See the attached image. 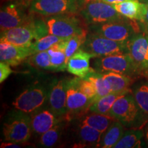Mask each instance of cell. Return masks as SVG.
<instances>
[{
  "label": "cell",
  "mask_w": 148,
  "mask_h": 148,
  "mask_svg": "<svg viewBox=\"0 0 148 148\" xmlns=\"http://www.w3.org/2000/svg\"><path fill=\"white\" fill-rule=\"evenodd\" d=\"M121 122L117 120L111 123L108 128L101 134L99 147L102 148L114 147L124 134V128Z\"/></svg>",
  "instance_id": "obj_20"
},
{
  "label": "cell",
  "mask_w": 148,
  "mask_h": 148,
  "mask_svg": "<svg viewBox=\"0 0 148 148\" xmlns=\"http://www.w3.org/2000/svg\"><path fill=\"white\" fill-rule=\"evenodd\" d=\"M79 89L88 99H92L93 102L95 100L96 90L92 82L85 77H79L78 79Z\"/></svg>",
  "instance_id": "obj_32"
},
{
  "label": "cell",
  "mask_w": 148,
  "mask_h": 148,
  "mask_svg": "<svg viewBox=\"0 0 148 148\" xmlns=\"http://www.w3.org/2000/svg\"><path fill=\"white\" fill-rule=\"evenodd\" d=\"M28 61L29 64L35 67L51 71L50 56L47 51H39L34 53L29 56Z\"/></svg>",
  "instance_id": "obj_30"
},
{
  "label": "cell",
  "mask_w": 148,
  "mask_h": 148,
  "mask_svg": "<svg viewBox=\"0 0 148 148\" xmlns=\"http://www.w3.org/2000/svg\"><path fill=\"white\" fill-rule=\"evenodd\" d=\"M146 12L145 14V17H144V20L143 21V23L144 25V27H145V29L146 31L148 32V2L146 3Z\"/></svg>",
  "instance_id": "obj_36"
},
{
  "label": "cell",
  "mask_w": 148,
  "mask_h": 148,
  "mask_svg": "<svg viewBox=\"0 0 148 148\" xmlns=\"http://www.w3.org/2000/svg\"><path fill=\"white\" fill-rule=\"evenodd\" d=\"M100 73L102 74L103 78L108 82L111 92L119 93H127L130 92V86L132 84L135 79L127 75L112 71H105Z\"/></svg>",
  "instance_id": "obj_19"
},
{
  "label": "cell",
  "mask_w": 148,
  "mask_h": 148,
  "mask_svg": "<svg viewBox=\"0 0 148 148\" xmlns=\"http://www.w3.org/2000/svg\"><path fill=\"white\" fill-rule=\"evenodd\" d=\"M109 115L131 129H141L147 121V114L140 109L134 97L130 92L116 99Z\"/></svg>",
  "instance_id": "obj_1"
},
{
  "label": "cell",
  "mask_w": 148,
  "mask_h": 148,
  "mask_svg": "<svg viewBox=\"0 0 148 148\" xmlns=\"http://www.w3.org/2000/svg\"><path fill=\"white\" fill-rule=\"evenodd\" d=\"M81 48L96 57L106 56L116 53H128L127 42H119L108 39L90 32Z\"/></svg>",
  "instance_id": "obj_8"
},
{
  "label": "cell",
  "mask_w": 148,
  "mask_h": 148,
  "mask_svg": "<svg viewBox=\"0 0 148 148\" xmlns=\"http://www.w3.org/2000/svg\"><path fill=\"white\" fill-rule=\"evenodd\" d=\"M146 3L138 0H128L113 4L115 10L123 16L131 20H136L143 23L146 12Z\"/></svg>",
  "instance_id": "obj_18"
},
{
  "label": "cell",
  "mask_w": 148,
  "mask_h": 148,
  "mask_svg": "<svg viewBox=\"0 0 148 148\" xmlns=\"http://www.w3.org/2000/svg\"><path fill=\"white\" fill-rule=\"evenodd\" d=\"M78 12L89 25L127 19L115 10L113 5L103 0H80Z\"/></svg>",
  "instance_id": "obj_3"
},
{
  "label": "cell",
  "mask_w": 148,
  "mask_h": 148,
  "mask_svg": "<svg viewBox=\"0 0 148 148\" xmlns=\"http://www.w3.org/2000/svg\"><path fill=\"white\" fill-rule=\"evenodd\" d=\"M114 120L115 119L110 115L93 112L84 116V119L82 120V123L88 125V126L103 133L108 128Z\"/></svg>",
  "instance_id": "obj_23"
},
{
  "label": "cell",
  "mask_w": 148,
  "mask_h": 148,
  "mask_svg": "<svg viewBox=\"0 0 148 148\" xmlns=\"http://www.w3.org/2000/svg\"><path fill=\"white\" fill-rule=\"evenodd\" d=\"M34 53L30 47H21L5 42L0 43V61L10 66L18 65Z\"/></svg>",
  "instance_id": "obj_15"
},
{
  "label": "cell",
  "mask_w": 148,
  "mask_h": 148,
  "mask_svg": "<svg viewBox=\"0 0 148 148\" xmlns=\"http://www.w3.org/2000/svg\"><path fill=\"white\" fill-rule=\"evenodd\" d=\"M126 93L110 92V93L103 96L94 101L90 106L89 110L95 113L109 115V112L114 103L117 99Z\"/></svg>",
  "instance_id": "obj_21"
},
{
  "label": "cell",
  "mask_w": 148,
  "mask_h": 148,
  "mask_svg": "<svg viewBox=\"0 0 148 148\" xmlns=\"http://www.w3.org/2000/svg\"><path fill=\"white\" fill-rule=\"evenodd\" d=\"M80 0H32L29 6L31 12L43 16L76 13Z\"/></svg>",
  "instance_id": "obj_10"
},
{
  "label": "cell",
  "mask_w": 148,
  "mask_h": 148,
  "mask_svg": "<svg viewBox=\"0 0 148 148\" xmlns=\"http://www.w3.org/2000/svg\"><path fill=\"white\" fill-rule=\"evenodd\" d=\"M79 77L67 79L66 82V117L69 118L77 114L84 113L89 110L93 103L92 99H88L80 91L78 87Z\"/></svg>",
  "instance_id": "obj_12"
},
{
  "label": "cell",
  "mask_w": 148,
  "mask_h": 148,
  "mask_svg": "<svg viewBox=\"0 0 148 148\" xmlns=\"http://www.w3.org/2000/svg\"><path fill=\"white\" fill-rule=\"evenodd\" d=\"M32 133L30 115L16 108L8 112L3 125L5 140L24 143L29 140Z\"/></svg>",
  "instance_id": "obj_4"
},
{
  "label": "cell",
  "mask_w": 148,
  "mask_h": 148,
  "mask_svg": "<svg viewBox=\"0 0 148 148\" xmlns=\"http://www.w3.org/2000/svg\"><path fill=\"white\" fill-rule=\"evenodd\" d=\"M66 82L67 79H55L49 88V108L57 117L66 116Z\"/></svg>",
  "instance_id": "obj_14"
},
{
  "label": "cell",
  "mask_w": 148,
  "mask_h": 148,
  "mask_svg": "<svg viewBox=\"0 0 148 148\" xmlns=\"http://www.w3.org/2000/svg\"><path fill=\"white\" fill-rule=\"evenodd\" d=\"M103 1L108 3H110V4L113 5V4H116V3L123 2V1H128V0H103Z\"/></svg>",
  "instance_id": "obj_37"
},
{
  "label": "cell",
  "mask_w": 148,
  "mask_h": 148,
  "mask_svg": "<svg viewBox=\"0 0 148 148\" xmlns=\"http://www.w3.org/2000/svg\"><path fill=\"white\" fill-rule=\"evenodd\" d=\"M23 8L17 3H9L1 8L0 11V29L1 32L24 25L31 19Z\"/></svg>",
  "instance_id": "obj_13"
},
{
  "label": "cell",
  "mask_w": 148,
  "mask_h": 148,
  "mask_svg": "<svg viewBox=\"0 0 148 148\" xmlns=\"http://www.w3.org/2000/svg\"><path fill=\"white\" fill-rule=\"evenodd\" d=\"M12 72L13 71L10 69V65L4 62H0V82H4Z\"/></svg>",
  "instance_id": "obj_33"
},
{
  "label": "cell",
  "mask_w": 148,
  "mask_h": 148,
  "mask_svg": "<svg viewBox=\"0 0 148 148\" xmlns=\"http://www.w3.org/2000/svg\"><path fill=\"white\" fill-rule=\"evenodd\" d=\"M91 58H94L93 55L80 48L69 59L66 71L75 76L85 77L92 70L89 62Z\"/></svg>",
  "instance_id": "obj_17"
},
{
  "label": "cell",
  "mask_w": 148,
  "mask_h": 148,
  "mask_svg": "<svg viewBox=\"0 0 148 148\" xmlns=\"http://www.w3.org/2000/svg\"><path fill=\"white\" fill-rule=\"evenodd\" d=\"M128 18L122 21L90 25V32L108 39L119 42H128L138 32V25Z\"/></svg>",
  "instance_id": "obj_7"
},
{
  "label": "cell",
  "mask_w": 148,
  "mask_h": 148,
  "mask_svg": "<svg viewBox=\"0 0 148 148\" xmlns=\"http://www.w3.org/2000/svg\"><path fill=\"white\" fill-rule=\"evenodd\" d=\"M144 132L142 129H131L124 132L123 136L114 145L116 148L140 147Z\"/></svg>",
  "instance_id": "obj_22"
},
{
  "label": "cell",
  "mask_w": 148,
  "mask_h": 148,
  "mask_svg": "<svg viewBox=\"0 0 148 148\" xmlns=\"http://www.w3.org/2000/svg\"><path fill=\"white\" fill-rule=\"evenodd\" d=\"M49 34L44 19H31L24 25L1 32V42L21 47H29L34 40H37Z\"/></svg>",
  "instance_id": "obj_2"
},
{
  "label": "cell",
  "mask_w": 148,
  "mask_h": 148,
  "mask_svg": "<svg viewBox=\"0 0 148 148\" xmlns=\"http://www.w3.org/2000/svg\"><path fill=\"white\" fill-rule=\"evenodd\" d=\"M1 148H18L21 147L19 144L16 142L8 141L6 143H2L1 144Z\"/></svg>",
  "instance_id": "obj_34"
},
{
  "label": "cell",
  "mask_w": 148,
  "mask_h": 148,
  "mask_svg": "<svg viewBox=\"0 0 148 148\" xmlns=\"http://www.w3.org/2000/svg\"><path fill=\"white\" fill-rule=\"evenodd\" d=\"M127 47L139 77L148 79V35L136 33L127 42Z\"/></svg>",
  "instance_id": "obj_11"
},
{
  "label": "cell",
  "mask_w": 148,
  "mask_h": 148,
  "mask_svg": "<svg viewBox=\"0 0 148 148\" xmlns=\"http://www.w3.org/2000/svg\"><path fill=\"white\" fill-rule=\"evenodd\" d=\"M142 130H143L144 132V138H145V141L148 145V120L145 121V124L142 127Z\"/></svg>",
  "instance_id": "obj_35"
},
{
  "label": "cell",
  "mask_w": 148,
  "mask_h": 148,
  "mask_svg": "<svg viewBox=\"0 0 148 148\" xmlns=\"http://www.w3.org/2000/svg\"><path fill=\"white\" fill-rule=\"evenodd\" d=\"M66 38H67L57 36L55 35L49 34L47 36L42 37L40 39L35 40V42H32V44L29 47L32 49L34 53L39 52V51H47L53 45H54L56 43L66 39Z\"/></svg>",
  "instance_id": "obj_28"
},
{
  "label": "cell",
  "mask_w": 148,
  "mask_h": 148,
  "mask_svg": "<svg viewBox=\"0 0 148 148\" xmlns=\"http://www.w3.org/2000/svg\"><path fill=\"white\" fill-rule=\"evenodd\" d=\"M50 56L51 71H64L66 70V55L64 51L53 45L47 50Z\"/></svg>",
  "instance_id": "obj_26"
},
{
  "label": "cell",
  "mask_w": 148,
  "mask_h": 148,
  "mask_svg": "<svg viewBox=\"0 0 148 148\" xmlns=\"http://www.w3.org/2000/svg\"><path fill=\"white\" fill-rule=\"evenodd\" d=\"M93 66L99 72L112 71L136 79L139 77L136 66L129 53H116L96 57Z\"/></svg>",
  "instance_id": "obj_6"
},
{
  "label": "cell",
  "mask_w": 148,
  "mask_h": 148,
  "mask_svg": "<svg viewBox=\"0 0 148 148\" xmlns=\"http://www.w3.org/2000/svg\"><path fill=\"white\" fill-rule=\"evenodd\" d=\"M86 36L87 34L76 35V36L68 38V40H66V47L64 49L66 64H67L69 59L82 47L86 40Z\"/></svg>",
  "instance_id": "obj_31"
},
{
  "label": "cell",
  "mask_w": 148,
  "mask_h": 148,
  "mask_svg": "<svg viewBox=\"0 0 148 148\" xmlns=\"http://www.w3.org/2000/svg\"><path fill=\"white\" fill-rule=\"evenodd\" d=\"M49 88L41 85H33L25 88L14 99L12 105L14 108L31 114L38 109L45 107L49 101Z\"/></svg>",
  "instance_id": "obj_9"
},
{
  "label": "cell",
  "mask_w": 148,
  "mask_h": 148,
  "mask_svg": "<svg viewBox=\"0 0 148 148\" xmlns=\"http://www.w3.org/2000/svg\"><path fill=\"white\" fill-rule=\"evenodd\" d=\"M62 127L58 123L52 128L47 131L40 136L39 145L42 147H52L58 143L62 134Z\"/></svg>",
  "instance_id": "obj_27"
},
{
  "label": "cell",
  "mask_w": 148,
  "mask_h": 148,
  "mask_svg": "<svg viewBox=\"0 0 148 148\" xmlns=\"http://www.w3.org/2000/svg\"><path fill=\"white\" fill-rule=\"evenodd\" d=\"M74 14L46 16L43 19L47 26L49 34L64 38L87 34V30L85 28L84 23Z\"/></svg>",
  "instance_id": "obj_5"
},
{
  "label": "cell",
  "mask_w": 148,
  "mask_h": 148,
  "mask_svg": "<svg viewBox=\"0 0 148 148\" xmlns=\"http://www.w3.org/2000/svg\"><path fill=\"white\" fill-rule=\"evenodd\" d=\"M84 77L87 78L92 82L95 88L96 97L95 101L111 92L110 85L106 79L103 78L102 74L100 72L92 69L91 71Z\"/></svg>",
  "instance_id": "obj_25"
},
{
  "label": "cell",
  "mask_w": 148,
  "mask_h": 148,
  "mask_svg": "<svg viewBox=\"0 0 148 148\" xmlns=\"http://www.w3.org/2000/svg\"><path fill=\"white\" fill-rule=\"evenodd\" d=\"M134 97L138 106L148 115V82L141 83L136 86Z\"/></svg>",
  "instance_id": "obj_29"
},
{
  "label": "cell",
  "mask_w": 148,
  "mask_h": 148,
  "mask_svg": "<svg viewBox=\"0 0 148 148\" xmlns=\"http://www.w3.org/2000/svg\"><path fill=\"white\" fill-rule=\"evenodd\" d=\"M101 134L102 132L84 123H81L79 127L78 136L80 143L84 146L90 145L99 147Z\"/></svg>",
  "instance_id": "obj_24"
},
{
  "label": "cell",
  "mask_w": 148,
  "mask_h": 148,
  "mask_svg": "<svg viewBox=\"0 0 148 148\" xmlns=\"http://www.w3.org/2000/svg\"><path fill=\"white\" fill-rule=\"evenodd\" d=\"M30 117L32 133L37 136H41L60 121L59 118L53 113L49 108L45 107L31 113Z\"/></svg>",
  "instance_id": "obj_16"
}]
</instances>
